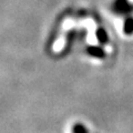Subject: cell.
<instances>
[{
  "mask_svg": "<svg viewBox=\"0 0 133 133\" xmlns=\"http://www.w3.org/2000/svg\"><path fill=\"white\" fill-rule=\"evenodd\" d=\"M98 38H99V40L101 41V42H105V41L108 40L107 36H105V33L103 32L102 30H100V31L98 32Z\"/></svg>",
  "mask_w": 133,
  "mask_h": 133,
  "instance_id": "obj_3",
  "label": "cell"
},
{
  "mask_svg": "<svg viewBox=\"0 0 133 133\" xmlns=\"http://www.w3.org/2000/svg\"><path fill=\"white\" fill-rule=\"evenodd\" d=\"M73 132H74V133H87L85 130H84V128H83L81 124H78V125L74 127Z\"/></svg>",
  "mask_w": 133,
  "mask_h": 133,
  "instance_id": "obj_4",
  "label": "cell"
},
{
  "mask_svg": "<svg viewBox=\"0 0 133 133\" xmlns=\"http://www.w3.org/2000/svg\"><path fill=\"white\" fill-rule=\"evenodd\" d=\"M88 52L90 53V55L94 56V57H103V56H104L103 51L101 49H99V48H89Z\"/></svg>",
  "mask_w": 133,
  "mask_h": 133,
  "instance_id": "obj_1",
  "label": "cell"
},
{
  "mask_svg": "<svg viewBox=\"0 0 133 133\" xmlns=\"http://www.w3.org/2000/svg\"><path fill=\"white\" fill-rule=\"evenodd\" d=\"M125 32H127V33L133 32V20H132V19H128V21H127V27H125Z\"/></svg>",
  "mask_w": 133,
  "mask_h": 133,
  "instance_id": "obj_2",
  "label": "cell"
}]
</instances>
